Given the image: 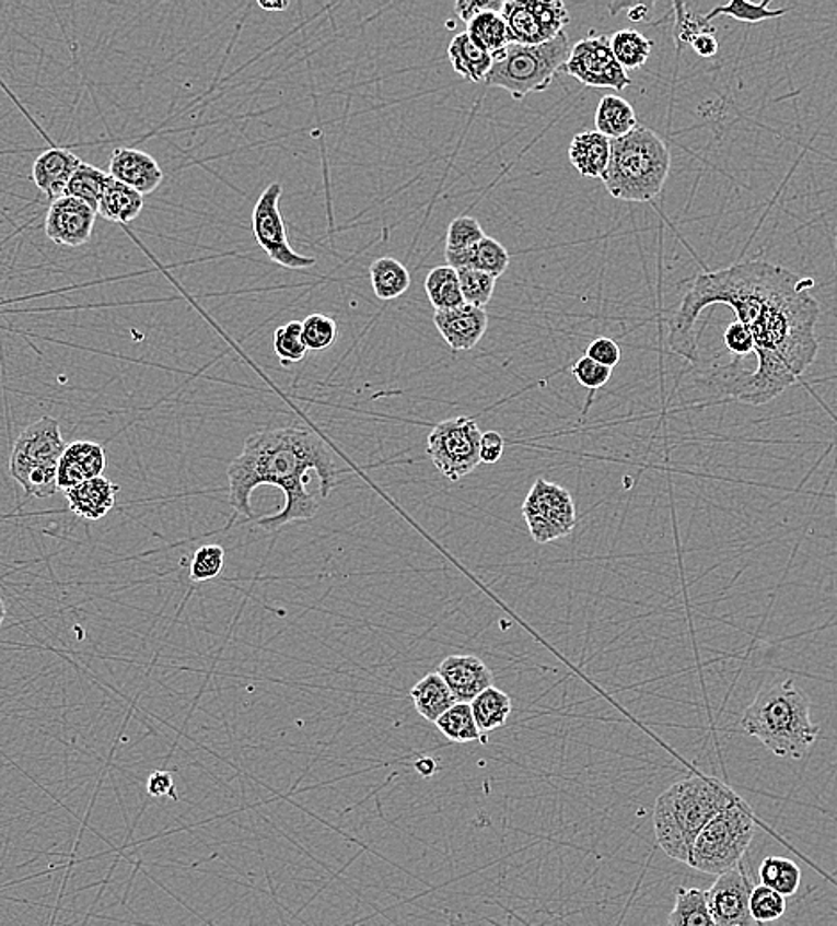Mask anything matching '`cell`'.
Segmentation results:
<instances>
[{
	"mask_svg": "<svg viewBox=\"0 0 837 926\" xmlns=\"http://www.w3.org/2000/svg\"><path fill=\"white\" fill-rule=\"evenodd\" d=\"M813 280L765 260H745L713 273H700L670 321V350L686 361H699L700 314L728 305L736 321L751 331L757 367H723L720 392L748 405L770 403L811 367L819 344L814 333L819 303L807 293Z\"/></svg>",
	"mask_w": 837,
	"mask_h": 926,
	"instance_id": "cell-1",
	"label": "cell"
},
{
	"mask_svg": "<svg viewBox=\"0 0 837 926\" xmlns=\"http://www.w3.org/2000/svg\"><path fill=\"white\" fill-rule=\"evenodd\" d=\"M319 474L321 497L326 500L337 487L342 469L335 464L326 442L305 426L275 427L257 432L244 442L243 452L229 466V504L234 515L255 518L252 494L260 485L282 489L283 508L259 520L266 531H277L294 520H309L319 509L316 497L306 490L309 472Z\"/></svg>",
	"mask_w": 837,
	"mask_h": 926,
	"instance_id": "cell-2",
	"label": "cell"
},
{
	"mask_svg": "<svg viewBox=\"0 0 837 926\" xmlns=\"http://www.w3.org/2000/svg\"><path fill=\"white\" fill-rule=\"evenodd\" d=\"M740 798L728 784L708 775H695L672 784L655 800L658 845L672 859L688 864L704 827Z\"/></svg>",
	"mask_w": 837,
	"mask_h": 926,
	"instance_id": "cell-3",
	"label": "cell"
},
{
	"mask_svg": "<svg viewBox=\"0 0 837 926\" xmlns=\"http://www.w3.org/2000/svg\"><path fill=\"white\" fill-rule=\"evenodd\" d=\"M742 727L777 758L794 761L804 759L819 736L818 725L811 720V699L793 679L759 691L746 707Z\"/></svg>",
	"mask_w": 837,
	"mask_h": 926,
	"instance_id": "cell-4",
	"label": "cell"
},
{
	"mask_svg": "<svg viewBox=\"0 0 837 926\" xmlns=\"http://www.w3.org/2000/svg\"><path fill=\"white\" fill-rule=\"evenodd\" d=\"M672 155L669 144L649 127L638 126L620 140H612L604 186L624 202H651L669 180Z\"/></svg>",
	"mask_w": 837,
	"mask_h": 926,
	"instance_id": "cell-5",
	"label": "cell"
},
{
	"mask_svg": "<svg viewBox=\"0 0 837 926\" xmlns=\"http://www.w3.org/2000/svg\"><path fill=\"white\" fill-rule=\"evenodd\" d=\"M570 38L563 33L542 45H508L493 54V65L485 79V86L501 87L515 98L524 101L530 93L546 92L556 73L569 59Z\"/></svg>",
	"mask_w": 837,
	"mask_h": 926,
	"instance_id": "cell-6",
	"label": "cell"
},
{
	"mask_svg": "<svg viewBox=\"0 0 837 926\" xmlns=\"http://www.w3.org/2000/svg\"><path fill=\"white\" fill-rule=\"evenodd\" d=\"M751 806L743 798L718 812L695 841L689 866L704 874L722 875L736 868L756 837Z\"/></svg>",
	"mask_w": 837,
	"mask_h": 926,
	"instance_id": "cell-7",
	"label": "cell"
},
{
	"mask_svg": "<svg viewBox=\"0 0 837 926\" xmlns=\"http://www.w3.org/2000/svg\"><path fill=\"white\" fill-rule=\"evenodd\" d=\"M481 432L470 418H456L433 426L428 435L427 453L433 466L450 481H460L476 471Z\"/></svg>",
	"mask_w": 837,
	"mask_h": 926,
	"instance_id": "cell-8",
	"label": "cell"
},
{
	"mask_svg": "<svg viewBox=\"0 0 837 926\" xmlns=\"http://www.w3.org/2000/svg\"><path fill=\"white\" fill-rule=\"evenodd\" d=\"M522 515L536 543L569 537L578 523L574 500L569 490L542 478L535 481L522 503Z\"/></svg>",
	"mask_w": 837,
	"mask_h": 926,
	"instance_id": "cell-9",
	"label": "cell"
},
{
	"mask_svg": "<svg viewBox=\"0 0 837 926\" xmlns=\"http://www.w3.org/2000/svg\"><path fill=\"white\" fill-rule=\"evenodd\" d=\"M282 184H269L264 189L259 200L255 203L252 214V226L257 245L268 254L275 265L282 266L292 271L314 268L317 260L314 257H305L292 250L288 239V228L283 223L280 212V198H282Z\"/></svg>",
	"mask_w": 837,
	"mask_h": 926,
	"instance_id": "cell-10",
	"label": "cell"
},
{
	"mask_svg": "<svg viewBox=\"0 0 837 926\" xmlns=\"http://www.w3.org/2000/svg\"><path fill=\"white\" fill-rule=\"evenodd\" d=\"M501 15L513 44L521 45L547 44L563 34L570 22L560 0H508Z\"/></svg>",
	"mask_w": 837,
	"mask_h": 926,
	"instance_id": "cell-11",
	"label": "cell"
},
{
	"mask_svg": "<svg viewBox=\"0 0 837 926\" xmlns=\"http://www.w3.org/2000/svg\"><path fill=\"white\" fill-rule=\"evenodd\" d=\"M561 72L589 87H609L623 92L631 79L613 56L608 36H589L570 48Z\"/></svg>",
	"mask_w": 837,
	"mask_h": 926,
	"instance_id": "cell-12",
	"label": "cell"
},
{
	"mask_svg": "<svg viewBox=\"0 0 837 926\" xmlns=\"http://www.w3.org/2000/svg\"><path fill=\"white\" fill-rule=\"evenodd\" d=\"M752 875L745 864L718 875L708 891V907L717 926H756L751 914Z\"/></svg>",
	"mask_w": 837,
	"mask_h": 926,
	"instance_id": "cell-13",
	"label": "cell"
},
{
	"mask_svg": "<svg viewBox=\"0 0 837 926\" xmlns=\"http://www.w3.org/2000/svg\"><path fill=\"white\" fill-rule=\"evenodd\" d=\"M65 449L67 442L62 438L58 421L53 418L38 419L16 438L11 452V476L33 467H58Z\"/></svg>",
	"mask_w": 837,
	"mask_h": 926,
	"instance_id": "cell-14",
	"label": "cell"
},
{
	"mask_svg": "<svg viewBox=\"0 0 837 926\" xmlns=\"http://www.w3.org/2000/svg\"><path fill=\"white\" fill-rule=\"evenodd\" d=\"M95 209L72 197H62L48 207L45 234L59 246L79 248L92 239L96 221Z\"/></svg>",
	"mask_w": 837,
	"mask_h": 926,
	"instance_id": "cell-15",
	"label": "cell"
},
{
	"mask_svg": "<svg viewBox=\"0 0 837 926\" xmlns=\"http://www.w3.org/2000/svg\"><path fill=\"white\" fill-rule=\"evenodd\" d=\"M433 323L451 351H469L484 339L488 328L485 308L464 303L462 307L433 313Z\"/></svg>",
	"mask_w": 837,
	"mask_h": 926,
	"instance_id": "cell-16",
	"label": "cell"
},
{
	"mask_svg": "<svg viewBox=\"0 0 837 926\" xmlns=\"http://www.w3.org/2000/svg\"><path fill=\"white\" fill-rule=\"evenodd\" d=\"M456 702H470L492 687V670L478 656H447L437 668Z\"/></svg>",
	"mask_w": 837,
	"mask_h": 926,
	"instance_id": "cell-17",
	"label": "cell"
},
{
	"mask_svg": "<svg viewBox=\"0 0 837 926\" xmlns=\"http://www.w3.org/2000/svg\"><path fill=\"white\" fill-rule=\"evenodd\" d=\"M109 175L141 195H150L163 184L161 164L138 149H115L111 154Z\"/></svg>",
	"mask_w": 837,
	"mask_h": 926,
	"instance_id": "cell-18",
	"label": "cell"
},
{
	"mask_svg": "<svg viewBox=\"0 0 837 926\" xmlns=\"http://www.w3.org/2000/svg\"><path fill=\"white\" fill-rule=\"evenodd\" d=\"M106 471V452L101 444L77 441L68 444L58 464V489L62 492L75 489L84 481L93 480Z\"/></svg>",
	"mask_w": 837,
	"mask_h": 926,
	"instance_id": "cell-19",
	"label": "cell"
},
{
	"mask_svg": "<svg viewBox=\"0 0 837 926\" xmlns=\"http://www.w3.org/2000/svg\"><path fill=\"white\" fill-rule=\"evenodd\" d=\"M81 159L72 150L50 144L33 164V180L36 188L44 192L50 202L65 197L68 183L81 164Z\"/></svg>",
	"mask_w": 837,
	"mask_h": 926,
	"instance_id": "cell-20",
	"label": "cell"
},
{
	"mask_svg": "<svg viewBox=\"0 0 837 926\" xmlns=\"http://www.w3.org/2000/svg\"><path fill=\"white\" fill-rule=\"evenodd\" d=\"M118 492L120 487L104 476H98L93 480L84 481L75 489L68 490L65 495H67L68 506L77 517L101 520L115 508Z\"/></svg>",
	"mask_w": 837,
	"mask_h": 926,
	"instance_id": "cell-21",
	"label": "cell"
},
{
	"mask_svg": "<svg viewBox=\"0 0 837 926\" xmlns=\"http://www.w3.org/2000/svg\"><path fill=\"white\" fill-rule=\"evenodd\" d=\"M612 140L597 130H584L572 138L569 146L570 164L581 177L603 178L608 169Z\"/></svg>",
	"mask_w": 837,
	"mask_h": 926,
	"instance_id": "cell-22",
	"label": "cell"
},
{
	"mask_svg": "<svg viewBox=\"0 0 837 926\" xmlns=\"http://www.w3.org/2000/svg\"><path fill=\"white\" fill-rule=\"evenodd\" d=\"M445 262L453 269H476V271L492 274L493 279H499L501 274L507 273L510 254L499 241L485 236L478 245L467 250H445Z\"/></svg>",
	"mask_w": 837,
	"mask_h": 926,
	"instance_id": "cell-23",
	"label": "cell"
},
{
	"mask_svg": "<svg viewBox=\"0 0 837 926\" xmlns=\"http://www.w3.org/2000/svg\"><path fill=\"white\" fill-rule=\"evenodd\" d=\"M447 58L460 78L469 82H485L493 65L492 54L474 44L467 33L456 34L451 39Z\"/></svg>",
	"mask_w": 837,
	"mask_h": 926,
	"instance_id": "cell-24",
	"label": "cell"
},
{
	"mask_svg": "<svg viewBox=\"0 0 837 926\" xmlns=\"http://www.w3.org/2000/svg\"><path fill=\"white\" fill-rule=\"evenodd\" d=\"M410 699L417 713L431 724H437L445 711L456 704L455 696L437 672L428 673L421 681H417L410 690Z\"/></svg>",
	"mask_w": 837,
	"mask_h": 926,
	"instance_id": "cell-25",
	"label": "cell"
},
{
	"mask_svg": "<svg viewBox=\"0 0 837 926\" xmlns=\"http://www.w3.org/2000/svg\"><path fill=\"white\" fill-rule=\"evenodd\" d=\"M143 207L144 197L141 192L109 177L106 188L102 191L96 214H101V218L111 223H130L141 214Z\"/></svg>",
	"mask_w": 837,
	"mask_h": 926,
	"instance_id": "cell-26",
	"label": "cell"
},
{
	"mask_svg": "<svg viewBox=\"0 0 837 926\" xmlns=\"http://www.w3.org/2000/svg\"><path fill=\"white\" fill-rule=\"evenodd\" d=\"M640 126L637 110L618 95H606L598 102L595 110V130L608 140H620Z\"/></svg>",
	"mask_w": 837,
	"mask_h": 926,
	"instance_id": "cell-27",
	"label": "cell"
},
{
	"mask_svg": "<svg viewBox=\"0 0 837 926\" xmlns=\"http://www.w3.org/2000/svg\"><path fill=\"white\" fill-rule=\"evenodd\" d=\"M371 285L376 298L393 302L410 289V271L393 257H380L369 268Z\"/></svg>",
	"mask_w": 837,
	"mask_h": 926,
	"instance_id": "cell-28",
	"label": "cell"
},
{
	"mask_svg": "<svg viewBox=\"0 0 837 926\" xmlns=\"http://www.w3.org/2000/svg\"><path fill=\"white\" fill-rule=\"evenodd\" d=\"M470 710L479 732L487 736L488 732L507 725L512 715V699L499 688L490 687L470 702Z\"/></svg>",
	"mask_w": 837,
	"mask_h": 926,
	"instance_id": "cell-29",
	"label": "cell"
},
{
	"mask_svg": "<svg viewBox=\"0 0 837 926\" xmlns=\"http://www.w3.org/2000/svg\"><path fill=\"white\" fill-rule=\"evenodd\" d=\"M425 289H427L428 300L435 313L442 310H451V308L462 307L464 305V296H462V288H460L458 271L451 266H439L431 269L425 280Z\"/></svg>",
	"mask_w": 837,
	"mask_h": 926,
	"instance_id": "cell-30",
	"label": "cell"
},
{
	"mask_svg": "<svg viewBox=\"0 0 837 926\" xmlns=\"http://www.w3.org/2000/svg\"><path fill=\"white\" fill-rule=\"evenodd\" d=\"M669 926H717L709 912L708 891L697 888L677 889Z\"/></svg>",
	"mask_w": 837,
	"mask_h": 926,
	"instance_id": "cell-31",
	"label": "cell"
},
{
	"mask_svg": "<svg viewBox=\"0 0 837 926\" xmlns=\"http://www.w3.org/2000/svg\"><path fill=\"white\" fill-rule=\"evenodd\" d=\"M467 36L473 39L474 44L487 50L488 54H492V56L513 44L507 22L502 19L501 13H496V11H488V13L476 16L473 22H469L467 24Z\"/></svg>",
	"mask_w": 837,
	"mask_h": 926,
	"instance_id": "cell-32",
	"label": "cell"
},
{
	"mask_svg": "<svg viewBox=\"0 0 837 926\" xmlns=\"http://www.w3.org/2000/svg\"><path fill=\"white\" fill-rule=\"evenodd\" d=\"M759 880L766 888L774 889L784 898H790L797 894L800 889L802 871H800L799 864L793 863V860L770 855V857H765L762 866H759Z\"/></svg>",
	"mask_w": 837,
	"mask_h": 926,
	"instance_id": "cell-33",
	"label": "cell"
},
{
	"mask_svg": "<svg viewBox=\"0 0 837 926\" xmlns=\"http://www.w3.org/2000/svg\"><path fill=\"white\" fill-rule=\"evenodd\" d=\"M437 729L441 730L445 738L453 743H469V741H481L487 743V736L481 735L474 720L470 704L456 702L455 706L445 711L444 715L437 720Z\"/></svg>",
	"mask_w": 837,
	"mask_h": 926,
	"instance_id": "cell-34",
	"label": "cell"
},
{
	"mask_svg": "<svg viewBox=\"0 0 837 926\" xmlns=\"http://www.w3.org/2000/svg\"><path fill=\"white\" fill-rule=\"evenodd\" d=\"M613 56L624 70H637L649 61L652 42L635 30H620L609 38Z\"/></svg>",
	"mask_w": 837,
	"mask_h": 926,
	"instance_id": "cell-35",
	"label": "cell"
},
{
	"mask_svg": "<svg viewBox=\"0 0 837 926\" xmlns=\"http://www.w3.org/2000/svg\"><path fill=\"white\" fill-rule=\"evenodd\" d=\"M109 177V173L104 169L96 168L93 164L81 163L68 183L65 197L77 198L96 211Z\"/></svg>",
	"mask_w": 837,
	"mask_h": 926,
	"instance_id": "cell-36",
	"label": "cell"
},
{
	"mask_svg": "<svg viewBox=\"0 0 837 926\" xmlns=\"http://www.w3.org/2000/svg\"><path fill=\"white\" fill-rule=\"evenodd\" d=\"M770 2L771 0H765L762 4H751L745 0H732L729 4L714 8L711 13L706 15V20L713 22L717 16L728 15L740 20V22H746V24H757V22H765V20L779 19L791 10V8L770 10Z\"/></svg>",
	"mask_w": 837,
	"mask_h": 926,
	"instance_id": "cell-37",
	"label": "cell"
},
{
	"mask_svg": "<svg viewBox=\"0 0 837 926\" xmlns=\"http://www.w3.org/2000/svg\"><path fill=\"white\" fill-rule=\"evenodd\" d=\"M675 25L674 39L677 52L688 45L694 44V39L700 34L717 33L713 22H708L706 15L700 16L695 11H689L688 4L675 2Z\"/></svg>",
	"mask_w": 837,
	"mask_h": 926,
	"instance_id": "cell-38",
	"label": "cell"
},
{
	"mask_svg": "<svg viewBox=\"0 0 837 926\" xmlns=\"http://www.w3.org/2000/svg\"><path fill=\"white\" fill-rule=\"evenodd\" d=\"M456 271H458L464 302L467 305H473V307H487L492 300L498 279H493L492 274L484 273V271H476V269H456Z\"/></svg>",
	"mask_w": 837,
	"mask_h": 926,
	"instance_id": "cell-39",
	"label": "cell"
},
{
	"mask_svg": "<svg viewBox=\"0 0 837 926\" xmlns=\"http://www.w3.org/2000/svg\"><path fill=\"white\" fill-rule=\"evenodd\" d=\"M274 350L283 365L302 362L309 351L303 342L302 323L291 321L278 327L274 333Z\"/></svg>",
	"mask_w": 837,
	"mask_h": 926,
	"instance_id": "cell-40",
	"label": "cell"
},
{
	"mask_svg": "<svg viewBox=\"0 0 837 926\" xmlns=\"http://www.w3.org/2000/svg\"><path fill=\"white\" fill-rule=\"evenodd\" d=\"M751 914L756 923L777 922L786 914V898L763 883L754 886L751 894Z\"/></svg>",
	"mask_w": 837,
	"mask_h": 926,
	"instance_id": "cell-41",
	"label": "cell"
},
{
	"mask_svg": "<svg viewBox=\"0 0 837 926\" xmlns=\"http://www.w3.org/2000/svg\"><path fill=\"white\" fill-rule=\"evenodd\" d=\"M303 342L309 351L328 350L337 341V323L325 314H311L302 321Z\"/></svg>",
	"mask_w": 837,
	"mask_h": 926,
	"instance_id": "cell-42",
	"label": "cell"
},
{
	"mask_svg": "<svg viewBox=\"0 0 837 926\" xmlns=\"http://www.w3.org/2000/svg\"><path fill=\"white\" fill-rule=\"evenodd\" d=\"M223 565H225V549L216 543L204 546L193 556L189 576L195 583L211 582L220 576Z\"/></svg>",
	"mask_w": 837,
	"mask_h": 926,
	"instance_id": "cell-43",
	"label": "cell"
},
{
	"mask_svg": "<svg viewBox=\"0 0 837 926\" xmlns=\"http://www.w3.org/2000/svg\"><path fill=\"white\" fill-rule=\"evenodd\" d=\"M485 232L479 225V221L473 216H458L451 221L447 226V239H445V250L462 251L467 248H473L478 245L479 241L484 239Z\"/></svg>",
	"mask_w": 837,
	"mask_h": 926,
	"instance_id": "cell-44",
	"label": "cell"
},
{
	"mask_svg": "<svg viewBox=\"0 0 837 926\" xmlns=\"http://www.w3.org/2000/svg\"><path fill=\"white\" fill-rule=\"evenodd\" d=\"M612 371L606 365L597 364L589 356H581L574 365H572V375L578 379L579 385H583L584 389L594 390L603 389L604 385L608 384L612 378Z\"/></svg>",
	"mask_w": 837,
	"mask_h": 926,
	"instance_id": "cell-45",
	"label": "cell"
},
{
	"mask_svg": "<svg viewBox=\"0 0 837 926\" xmlns=\"http://www.w3.org/2000/svg\"><path fill=\"white\" fill-rule=\"evenodd\" d=\"M723 344L731 351V355L734 356V362L729 364L731 367H736L737 362L754 353V341H752L751 331L746 330L740 321H732L725 328V331H723Z\"/></svg>",
	"mask_w": 837,
	"mask_h": 926,
	"instance_id": "cell-46",
	"label": "cell"
},
{
	"mask_svg": "<svg viewBox=\"0 0 837 926\" xmlns=\"http://www.w3.org/2000/svg\"><path fill=\"white\" fill-rule=\"evenodd\" d=\"M584 356H589V359L597 362V364L606 365V367L613 370L620 362V359H623V351H620L617 342L613 341V339L597 337V339L590 342Z\"/></svg>",
	"mask_w": 837,
	"mask_h": 926,
	"instance_id": "cell-47",
	"label": "cell"
},
{
	"mask_svg": "<svg viewBox=\"0 0 837 926\" xmlns=\"http://www.w3.org/2000/svg\"><path fill=\"white\" fill-rule=\"evenodd\" d=\"M502 5H504L502 0H458L455 11L462 22L469 24L476 16L484 15L488 11L501 13Z\"/></svg>",
	"mask_w": 837,
	"mask_h": 926,
	"instance_id": "cell-48",
	"label": "cell"
},
{
	"mask_svg": "<svg viewBox=\"0 0 837 926\" xmlns=\"http://www.w3.org/2000/svg\"><path fill=\"white\" fill-rule=\"evenodd\" d=\"M502 453H504V438L498 432L481 433V442H479L481 464H488V466L498 464Z\"/></svg>",
	"mask_w": 837,
	"mask_h": 926,
	"instance_id": "cell-49",
	"label": "cell"
},
{
	"mask_svg": "<svg viewBox=\"0 0 837 926\" xmlns=\"http://www.w3.org/2000/svg\"><path fill=\"white\" fill-rule=\"evenodd\" d=\"M147 792L155 798L167 797L173 798V800H177L178 798L177 793H175L172 773L166 772V770H158V772H153L150 775L149 783H147Z\"/></svg>",
	"mask_w": 837,
	"mask_h": 926,
	"instance_id": "cell-50",
	"label": "cell"
},
{
	"mask_svg": "<svg viewBox=\"0 0 837 926\" xmlns=\"http://www.w3.org/2000/svg\"><path fill=\"white\" fill-rule=\"evenodd\" d=\"M689 47L694 48L700 58H714L718 52V39L713 33L700 34Z\"/></svg>",
	"mask_w": 837,
	"mask_h": 926,
	"instance_id": "cell-51",
	"label": "cell"
},
{
	"mask_svg": "<svg viewBox=\"0 0 837 926\" xmlns=\"http://www.w3.org/2000/svg\"><path fill=\"white\" fill-rule=\"evenodd\" d=\"M652 8L654 4H632L629 5V20L632 22H647V20L651 19Z\"/></svg>",
	"mask_w": 837,
	"mask_h": 926,
	"instance_id": "cell-52",
	"label": "cell"
},
{
	"mask_svg": "<svg viewBox=\"0 0 837 926\" xmlns=\"http://www.w3.org/2000/svg\"><path fill=\"white\" fill-rule=\"evenodd\" d=\"M414 769H416L417 773L422 775V777H431V775H435L437 773V761L433 758L417 759L416 764H414Z\"/></svg>",
	"mask_w": 837,
	"mask_h": 926,
	"instance_id": "cell-53",
	"label": "cell"
},
{
	"mask_svg": "<svg viewBox=\"0 0 837 926\" xmlns=\"http://www.w3.org/2000/svg\"><path fill=\"white\" fill-rule=\"evenodd\" d=\"M259 8H263L264 11H286L289 8V2L288 0H275V2L259 0Z\"/></svg>",
	"mask_w": 837,
	"mask_h": 926,
	"instance_id": "cell-54",
	"label": "cell"
},
{
	"mask_svg": "<svg viewBox=\"0 0 837 926\" xmlns=\"http://www.w3.org/2000/svg\"><path fill=\"white\" fill-rule=\"evenodd\" d=\"M4 619H5V605H4V600L0 599V628H2V624H4Z\"/></svg>",
	"mask_w": 837,
	"mask_h": 926,
	"instance_id": "cell-55",
	"label": "cell"
}]
</instances>
